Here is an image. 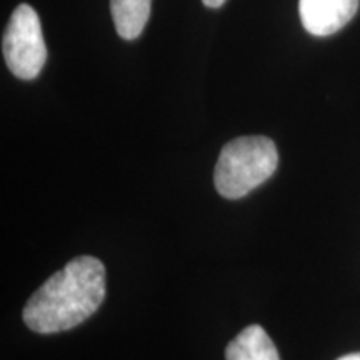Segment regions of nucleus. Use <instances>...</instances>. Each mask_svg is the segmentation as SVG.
Segmentation results:
<instances>
[{"label":"nucleus","instance_id":"1","mask_svg":"<svg viewBox=\"0 0 360 360\" xmlns=\"http://www.w3.org/2000/svg\"><path fill=\"white\" fill-rule=\"evenodd\" d=\"M105 297V267L92 255L70 260L44 282L24 307V322L37 334H56L79 326Z\"/></svg>","mask_w":360,"mask_h":360},{"label":"nucleus","instance_id":"2","mask_svg":"<svg viewBox=\"0 0 360 360\" xmlns=\"http://www.w3.org/2000/svg\"><path fill=\"white\" fill-rule=\"evenodd\" d=\"M276 143L264 135L233 139L225 143L215 165V188L225 199H240L277 170Z\"/></svg>","mask_w":360,"mask_h":360},{"label":"nucleus","instance_id":"3","mask_svg":"<svg viewBox=\"0 0 360 360\" xmlns=\"http://www.w3.org/2000/svg\"><path fill=\"white\" fill-rule=\"evenodd\" d=\"M2 52L8 70L22 80L37 77L47 60V47L37 12L20 4L8 20L2 40Z\"/></svg>","mask_w":360,"mask_h":360},{"label":"nucleus","instance_id":"4","mask_svg":"<svg viewBox=\"0 0 360 360\" xmlns=\"http://www.w3.org/2000/svg\"><path fill=\"white\" fill-rule=\"evenodd\" d=\"M360 0H299L304 29L317 37L339 32L354 19Z\"/></svg>","mask_w":360,"mask_h":360},{"label":"nucleus","instance_id":"5","mask_svg":"<svg viewBox=\"0 0 360 360\" xmlns=\"http://www.w3.org/2000/svg\"><path fill=\"white\" fill-rule=\"evenodd\" d=\"M227 360H281L267 332L260 326H250L225 349Z\"/></svg>","mask_w":360,"mask_h":360},{"label":"nucleus","instance_id":"6","mask_svg":"<svg viewBox=\"0 0 360 360\" xmlns=\"http://www.w3.org/2000/svg\"><path fill=\"white\" fill-rule=\"evenodd\" d=\"M152 0H110L115 30L125 40H134L143 32L150 17Z\"/></svg>","mask_w":360,"mask_h":360},{"label":"nucleus","instance_id":"7","mask_svg":"<svg viewBox=\"0 0 360 360\" xmlns=\"http://www.w3.org/2000/svg\"><path fill=\"white\" fill-rule=\"evenodd\" d=\"M204 2L205 7H210V8H219L222 7L225 4V0H202Z\"/></svg>","mask_w":360,"mask_h":360},{"label":"nucleus","instance_id":"8","mask_svg":"<svg viewBox=\"0 0 360 360\" xmlns=\"http://www.w3.org/2000/svg\"><path fill=\"white\" fill-rule=\"evenodd\" d=\"M337 360H360V352L344 355V357H340V359H337Z\"/></svg>","mask_w":360,"mask_h":360}]
</instances>
